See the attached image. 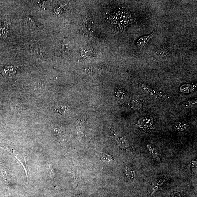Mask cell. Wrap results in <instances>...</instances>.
Segmentation results:
<instances>
[{"mask_svg": "<svg viewBox=\"0 0 197 197\" xmlns=\"http://www.w3.org/2000/svg\"><path fill=\"white\" fill-rule=\"evenodd\" d=\"M110 19L114 24L125 26L131 22V15L128 12L118 11L112 13L110 15Z\"/></svg>", "mask_w": 197, "mask_h": 197, "instance_id": "1", "label": "cell"}, {"mask_svg": "<svg viewBox=\"0 0 197 197\" xmlns=\"http://www.w3.org/2000/svg\"><path fill=\"white\" fill-rule=\"evenodd\" d=\"M153 123V120L152 117H144L138 121L136 125L140 129L147 130L152 127Z\"/></svg>", "mask_w": 197, "mask_h": 197, "instance_id": "2", "label": "cell"}, {"mask_svg": "<svg viewBox=\"0 0 197 197\" xmlns=\"http://www.w3.org/2000/svg\"><path fill=\"white\" fill-rule=\"evenodd\" d=\"M154 32V31L151 34L142 37L139 39L136 43L137 46L139 47L145 46L152 39L153 37Z\"/></svg>", "mask_w": 197, "mask_h": 197, "instance_id": "3", "label": "cell"}, {"mask_svg": "<svg viewBox=\"0 0 197 197\" xmlns=\"http://www.w3.org/2000/svg\"><path fill=\"white\" fill-rule=\"evenodd\" d=\"M9 29L8 24L6 22H3L0 24V38L6 39L8 36Z\"/></svg>", "mask_w": 197, "mask_h": 197, "instance_id": "4", "label": "cell"}, {"mask_svg": "<svg viewBox=\"0 0 197 197\" xmlns=\"http://www.w3.org/2000/svg\"><path fill=\"white\" fill-rule=\"evenodd\" d=\"M170 53L169 50L166 47H159L154 52L155 57L158 58H163L168 55Z\"/></svg>", "mask_w": 197, "mask_h": 197, "instance_id": "5", "label": "cell"}, {"mask_svg": "<svg viewBox=\"0 0 197 197\" xmlns=\"http://www.w3.org/2000/svg\"><path fill=\"white\" fill-rule=\"evenodd\" d=\"M24 27L31 29L33 28L35 25L34 19L33 17L27 16L24 18Z\"/></svg>", "mask_w": 197, "mask_h": 197, "instance_id": "6", "label": "cell"}, {"mask_svg": "<svg viewBox=\"0 0 197 197\" xmlns=\"http://www.w3.org/2000/svg\"><path fill=\"white\" fill-rule=\"evenodd\" d=\"M16 72V69L15 67L9 66L4 67L2 70L1 73L5 76H10L14 74Z\"/></svg>", "mask_w": 197, "mask_h": 197, "instance_id": "7", "label": "cell"}, {"mask_svg": "<svg viewBox=\"0 0 197 197\" xmlns=\"http://www.w3.org/2000/svg\"><path fill=\"white\" fill-rule=\"evenodd\" d=\"M125 172L128 179L131 181H133L135 176V172L133 169L131 167L127 166Z\"/></svg>", "mask_w": 197, "mask_h": 197, "instance_id": "8", "label": "cell"}, {"mask_svg": "<svg viewBox=\"0 0 197 197\" xmlns=\"http://www.w3.org/2000/svg\"><path fill=\"white\" fill-rule=\"evenodd\" d=\"M147 147L148 150L149 151V152H150V153L152 155L153 157L156 161L160 162V159L159 157V155H158L157 153L156 152V151L152 147L149 145H147Z\"/></svg>", "mask_w": 197, "mask_h": 197, "instance_id": "9", "label": "cell"}, {"mask_svg": "<svg viewBox=\"0 0 197 197\" xmlns=\"http://www.w3.org/2000/svg\"><path fill=\"white\" fill-rule=\"evenodd\" d=\"M63 53L64 56H66L69 53L70 47L69 44L66 41L63 42L62 47Z\"/></svg>", "mask_w": 197, "mask_h": 197, "instance_id": "10", "label": "cell"}, {"mask_svg": "<svg viewBox=\"0 0 197 197\" xmlns=\"http://www.w3.org/2000/svg\"><path fill=\"white\" fill-rule=\"evenodd\" d=\"M176 127L179 131H183L187 128V124L184 122H178L176 124Z\"/></svg>", "mask_w": 197, "mask_h": 197, "instance_id": "11", "label": "cell"}, {"mask_svg": "<svg viewBox=\"0 0 197 197\" xmlns=\"http://www.w3.org/2000/svg\"><path fill=\"white\" fill-rule=\"evenodd\" d=\"M165 181V180L164 179H161L160 180H159L157 183L155 185V186H154V187L153 189V191L152 192L151 195L153 194L154 193L156 192L157 191L158 189H160V187L163 184V183Z\"/></svg>", "mask_w": 197, "mask_h": 197, "instance_id": "12", "label": "cell"}, {"mask_svg": "<svg viewBox=\"0 0 197 197\" xmlns=\"http://www.w3.org/2000/svg\"><path fill=\"white\" fill-rule=\"evenodd\" d=\"M188 103L187 105H183L184 106H189L191 107H195L197 105V100L196 99L192 100L189 102H186Z\"/></svg>", "mask_w": 197, "mask_h": 197, "instance_id": "13", "label": "cell"}, {"mask_svg": "<svg viewBox=\"0 0 197 197\" xmlns=\"http://www.w3.org/2000/svg\"><path fill=\"white\" fill-rule=\"evenodd\" d=\"M102 160L104 162H110L112 160L111 156L107 154H103L102 156Z\"/></svg>", "mask_w": 197, "mask_h": 197, "instance_id": "14", "label": "cell"}, {"mask_svg": "<svg viewBox=\"0 0 197 197\" xmlns=\"http://www.w3.org/2000/svg\"><path fill=\"white\" fill-rule=\"evenodd\" d=\"M133 104V106L136 109H140L142 107V103L141 102L139 101H134Z\"/></svg>", "mask_w": 197, "mask_h": 197, "instance_id": "15", "label": "cell"}, {"mask_svg": "<svg viewBox=\"0 0 197 197\" xmlns=\"http://www.w3.org/2000/svg\"><path fill=\"white\" fill-rule=\"evenodd\" d=\"M170 197H180V195L179 193L176 192L172 194Z\"/></svg>", "mask_w": 197, "mask_h": 197, "instance_id": "16", "label": "cell"}]
</instances>
